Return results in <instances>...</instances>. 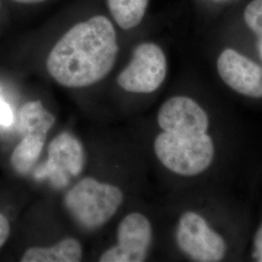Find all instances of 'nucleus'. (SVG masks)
<instances>
[{"label": "nucleus", "instance_id": "nucleus-1", "mask_svg": "<svg viewBox=\"0 0 262 262\" xmlns=\"http://www.w3.org/2000/svg\"><path fill=\"white\" fill-rule=\"evenodd\" d=\"M118 52L112 21L95 16L77 24L56 42L48 56V72L66 88L90 86L111 72Z\"/></svg>", "mask_w": 262, "mask_h": 262}, {"label": "nucleus", "instance_id": "nucleus-2", "mask_svg": "<svg viewBox=\"0 0 262 262\" xmlns=\"http://www.w3.org/2000/svg\"><path fill=\"white\" fill-rule=\"evenodd\" d=\"M120 187L85 177L66 192L64 206L84 229L93 230L107 224L122 205Z\"/></svg>", "mask_w": 262, "mask_h": 262}, {"label": "nucleus", "instance_id": "nucleus-3", "mask_svg": "<svg viewBox=\"0 0 262 262\" xmlns=\"http://www.w3.org/2000/svg\"><path fill=\"white\" fill-rule=\"evenodd\" d=\"M155 152L170 171L195 176L205 171L214 158V143L206 133L188 135L162 131L155 140Z\"/></svg>", "mask_w": 262, "mask_h": 262}, {"label": "nucleus", "instance_id": "nucleus-4", "mask_svg": "<svg viewBox=\"0 0 262 262\" xmlns=\"http://www.w3.org/2000/svg\"><path fill=\"white\" fill-rule=\"evenodd\" d=\"M167 60L161 48L154 43H143L134 49L130 62L120 75L117 83L125 92L150 94L164 82Z\"/></svg>", "mask_w": 262, "mask_h": 262}, {"label": "nucleus", "instance_id": "nucleus-5", "mask_svg": "<svg viewBox=\"0 0 262 262\" xmlns=\"http://www.w3.org/2000/svg\"><path fill=\"white\" fill-rule=\"evenodd\" d=\"M84 166L82 143L71 133L61 132L51 141L47 160L35 168L33 176L38 181L47 179L53 187L61 189L82 173Z\"/></svg>", "mask_w": 262, "mask_h": 262}, {"label": "nucleus", "instance_id": "nucleus-6", "mask_svg": "<svg viewBox=\"0 0 262 262\" xmlns=\"http://www.w3.org/2000/svg\"><path fill=\"white\" fill-rule=\"evenodd\" d=\"M176 241L180 250L194 261L217 262L225 256L224 238L213 231L206 221L194 212H186L180 217Z\"/></svg>", "mask_w": 262, "mask_h": 262}, {"label": "nucleus", "instance_id": "nucleus-7", "mask_svg": "<svg viewBox=\"0 0 262 262\" xmlns=\"http://www.w3.org/2000/svg\"><path fill=\"white\" fill-rule=\"evenodd\" d=\"M117 238V244L101 254L99 261H145L152 240L149 220L136 212L126 215L119 225Z\"/></svg>", "mask_w": 262, "mask_h": 262}, {"label": "nucleus", "instance_id": "nucleus-8", "mask_svg": "<svg viewBox=\"0 0 262 262\" xmlns=\"http://www.w3.org/2000/svg\"><path fill=\"white\" fill-rule=\"evenodd\" d=\"M216 67L223 81L238 94L262 97L261 66L233 49H226L219 56Z\"/></svg>", "mask_w": 262, "mask_h": 262}, {"label": "nucleus", "instance_id": "nucleus-9", "mask_svg": "<svg viewBox=\"0 0 262 262\" xmlns=\"http://www.w3.org/2000/svg\"><path fill=\"white\" fill-rule=\"evenodd\" d=\"M158 122L162 131L201 135L206 133L209 119L205 111L189 97L175 96L161 106Z\"/></svg>", "mask_w": 262, "mask_h": 262}, {"label": "nucleus", "instance_id": "nucleus-10", "mask_svg": "<svg viewBox=\"0 0 262 262\" xmlns=\"http://www.w3.org/2000/svg\"><path fill=\"white\" fill-rule=\"evenodd\" d=\"M83 258V248L75 238H64L53 247H32L23 254L21 262H78Z\"/></svg>", "mask_w": 262, "mask_h": 262}, {"label": "nucleus", "instance_id": "nucleus-11", "mask_svg": "<svg viewBox=\"0 0 262 262\" xmlns=\"http://www.w3.org/2000/svg\"><path fill=\"white\" fill-rule=\"evenodd\" d=\"M13 150L11 165L19 175H27L37 162L43 150L47 135L27 133Z\"/></svg>", "mask_w": 262, "mask_h": 262}, {"label": "nucleus", "instance_id": "nucleus-12", "mask_svg": "<svg viewBox=\"0 0 262 262\" xmlns=\"http://www.w3.org/2000/svg\"><path fill=\"white\" fill-rule=\"evenodd\" d=\"M56 122V117L43 106L41 101H29L19 112L18 129L20 135L38 133L47 135Z\"/></svg>", "mask_w": 262, "mask_h": 262}, {"label": "nucleus", "instance_id": "nucleus-13", "mask_svg": "<svg viewBox=\"0 0 262 262\" xmlns=\"http://www.w3.org/2000/svg\"><path fill=\"white\" fill-rule=\"evenodd\" d=\"M149 0H107L113 19L122 29L137 27L146 14Z\"/></svg>", "mask_w": 262, "mask_h": 262}, {"label": "nucleus", "instance_id": "nucleus-14", "mask_svg": "<svg viewBox=\"0 0 262 262\" xmlns=\"http://www.w3.org/2000/svg\"><path fill=\"white\" fill-rule=\"evenodd\" d=\"M244 19L247 26L258 36H262V0H253L245 9Z\"/></svg>", "mask_w": 262, "mask_h": 262}, {"label": "nucleus", "instance_id": "nucleus-15", "mask_svg": "<svg viewBox=\"0 0 262 262\" xmlns=\"http://www.w3.org/2000/svg\"><path fill=\"white\" fill-rule=\"evenodd\" d=\"M14 121L13 111L7 103L0 95V125L9 126Z\"/></svg>", "mask_w": 262, "mask_h": 262}, {"label": "nucleus", "instance_id": "nucleus-16", "mask_svg": "<svg viewBox=\"0 0 262 262\" xmlns=\"http://www.w3.org/2000/svg\"><path fill=\"white\" fill-rule=\"evenodd\" d=\"M10 231H11V227H10L9 221L0 211V249L3 247V245L6 243L7 239L9 238Z\"/></svg>", "mask_w": 262, "mask_h": 262}, {"label": "nucleus", "instance_id": "nucleus-17", "mask_svg": "<svg viewBox=\"0 0 262 262\" xmlns=\"http://www.w3.org/2000/svg\"><path fill=\"white\" fill-rule=\"evenodd\" d=\"M253 257L256 261L262 262V224L254 237Z\"/></svg>", "mask_w": 262, "mask_h": 262}, {"label": "nucleus", "instance_id": "nucleus-18", "mask_svg": "<svg viewBox=\"0 0 262 262\" xmlns=\"http://www.w3.org/2000/svg\"><path fill=\"white\" fill-rule=\"evenodd\" d=\"M19 3H23V4H36V3H40V2H44L46 0H13Z\"/></svg>", "mask_w": 262, "mask_h": 262}, {"label": "nucleus", "instance_id": "nucleus-19", "mask_svg": "<svg viewBox=\"0 0 262 262\" xmlns=\"http://www.w3.org/2000/svg\"><path fill=\"white\" fill-rule=\"evenodd\" d=\"M258 51H259V55L262 59V36L258 39Z\"/></svg>", "mask_w": 262, "mask_h": 262}]
</instances>
